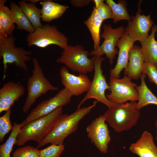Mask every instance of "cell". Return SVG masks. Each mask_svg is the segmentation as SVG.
Listing matches in <instances>:
<instances>
[{
  "instance_id": "obj_35",
  "label": "cell",
  "mask_w": 157,
  "mask_h": 157,
  "mask_svg": "<svg viewBox=\"0 0 157 157\" xmlns=\"http://www.w3.org/2000/svg\"><path fill=\"white\" fill-rule=\"evenodd\" d=\"M27 1H29L31 3L36 4V3L39 1H41L42 0H26Z\"/></svg>"
},
{
  "instance_id": "obj_13",
  "label": "cell",
  "mask_w": 157,
  "mask_h": 157,
  "mask_svg": "<svg viewBox=\"0 0 157 157\" xmlns=\"http://www.w3.org/2000/svg\"><path fill=\"white\" fill-rule=\"evenodd\" d=\"M139 9L135 16H131L128 21L125 31L135 41L140 43L145 40L149 36V32L153 25L154 22L150 15L141 14Z\"/></svg>"
},
{
  "instance_id": "obj_4",
  "label": "cell",
  "mask_w": 157,
  "mask_h": 157,
  "mask_svg": "<svg viewBox=\"0 0 157 157\" xmlns=\"http://www.w3.org/2000/svg\"><path fill=\"white\" fill-rule=\"evenodd\" d=\"M32 74L27 81V95L22 108L23 113L28 112L36 100L50 90L55 91L58 87L53 86L44 76L42 68L35 58L33 59Z\"/></svg>"
},
{
  "instance_id": "obj_18",
  "label": "cell",
  "mask_w": 157,
  "mask_h": 157,
  "mask_svg": "<svg viewBox=\"0 0 157 157\" xmlns=\"http://www.w3.org/2000/svg\"><path fill=\"white\" fill-rule=\"evenodd\" d=\"M144 62L140 47L133 45L129 52L128 62L124 70V74L131 79H138L142 74Z\"/></svg>"
},
{
  "instance_id": "obj_34",
  "label": "cell",
  "mask_w": 157,
  "mask_h": 157,
  "mask_svg": "<svg viewBox=\"0 0 157 157\" xmlns=\"http://www.w3.org/2000/svg\"><path fill=\"white\" fill-rule=\"evenodd\" d=\"M155 126L156 129V135L155 136V139L157 143V117L155 123Z\"/></svg>"
},
{
  "instance_id": "obj_20",
  "label": "cell",
  "mask_w": 157,
  "mask_h": 157,
  "mask_svg": "<svg viewBox=\"0 0 157 157\" xmlns=\"http://www.w3.org/2000/svg\"><path fill=\"white\" fill-rule=\"evenodd\" d=\"M42 5L41 18L42 21L49 22L59 18L68 8L69 6L54 2L51 0L40 1Z\"/></svg>"
},
{
  "instance_id": "obj_3",
  "label": "cell",
  "mask_w": 157,
  "mask_h": 157,
  "mask_svg": "<svg viewBox=\"0 0 157 157\" xmlns=\"http://www.w3.org/2000/svg\"><path fill=\"white\" fill-rule=\"evenodd\" d=\"M136 101L118 104L104 113L106 122L117 133L128 131L135 126L140 116L136 108Z\"/></svg>"
},
{
  "instance_id": "obj_29",
  "label": "cell",
  "mask_w": 157,
  "mask_h": 157,
  "mask_svg": "<svg viewBox=\"0 0 157 157\" xmlns=\"http://www.w3.org/2000/svg\"><path fill=\"white\" fill-rule=\"evenodd\" d=\"M40 150L32 146L27 145L17 149L13 157H40Z\"/></svg>"
},
{
  "instance_id": "obj_5",
  "label": "cell",
  "mask_w": 157,
  "mask_h": 157,
  "mask_svg": "<svg viewBox=\"0 0 157 157\" xmlns=\"http://www.w3.org/2000/svg\"><path fill=\"white\" fill-rule=\"evenodd\" d=\"M61 54L56 62L64 64L74 72L86 74L94 70V62L89 58V52L81 45H68Z\"/></svg>"
},
{
  "instance_id": "obj_17",
  "label": "cell",
  "mask_w": 157,
  "mask_h": 157,
  "mask_svg": "<svg viewBox=\"0 0 157 157\" xmlns=\"http://www.w3.org/2000/svg\"><path fill=\"white\" fill-rule=\"evenodd\" d=\"M129 149L139 157H157V147L153 136L146 131L135 142L130 145Z\"/></svg>"
},
{
  "instance_id": "obj_16",
  "label": "cell",
  "mask_w": 157,
  "mask_h": 157,
  "mask_svg": "<svg viewBox=\"0 0 157 157\" xmlns=\"http://www.w3.org/2000/svg\"><path fill=\"white\" fill-rule=\"evenodd\" d=\"M135 42L125 31L119 40L116 46L119 49L117 63L115 67L109 71L110 78H119L121 72L127 66L129 52Z\"/></svg>"
},
{
  "instance_id": "obj_6",
  "label": "cell",
  "mask_w": 157,
  "mask_h": 157,
  "mask_svg": "<svg viewBox=\"0 0 157 157\" xmlns=\"http://www.w3.org/2000/svg\"><path fill=\"white\" fill-rule=\"evenodd\" d=\"M15 39L12 35L7 38H0V57L2 59L3 66V79L6 77L8 64L13 63L27 73L28 69L26 62L32 60L30 56L31 51L16 47Z\"/></svg>"
},
{
  "instance_id": "obj_11",
  "label": "cell",
  "mask_w": 157,
  "mask_h": 157,
  "mask_svg": "<svg viewBox=\"0 0 157 157\" xmlns=\"http://www.w3.org/2000/svg\"><path fill=\"white\" fill-rule=\"evenodd\" d=\"M103 31L100 37L104 39L102 44L97 49L93 50L89 53V55L102 56L104 54L108 59L110 65L113 63V60L118 51L116 48L117 44L124 35L125 29L122 26L113 28L110 24H104Z\"/></svg>"
},
{
  "instance_id": "obj_31",
  "label": "cell",
  "mask_w": 157,
  "mask_h": 157,
  "mask_svg": "<svg viewBox=\"0 0 157 157\" xmlns=\"http://www.w3.org/2000/svg\"><path fill=\"white\" fill-rule=\"evenodd\" d=\"M104 0H94L96 9L103 21L112 18V13L110 7L106 3L104 2Z\"/></svg>"
},
{
  "instance_id": "obj_10",
  "label": "cell",
  "mask_w": 157,
  "mask_h": 157,
  "mask_svg": "<svg viewBox=\"0 0 157 157\" xmlns=\"http://www.w3.org/2000/svg\"><path fill=\"white\" fill-rule=\"evenodd\" d=\"M73 96L65 88L61 90L54 96L42 101L34 108L21 123L22 127L69 104Z\"/></svg>"
},
{
  "instance_id": "obj_15",
  "label": "cell",
  "mask_w": 157,
  "mask_h": 157,
  "mask_svg": "<svg viewBox=\"0 0 157 157\" xmlns=\"http://www.w3.org/2000/svg\"><path fill=\"white\" fill-rule=\"evenodd\" d=\"M25 88L22 84L10 81L0 89V113L11 108L15 101L23 95Z\"/></svg>"
},
{
  "instance_id": "obj_19",
  "label": "cell",
  "mask_w": 157,
  "mask_h": 157,
  "mask_svg": "<svg viewBox=\"0 0 157 157\" xmlns=\"http://www.w3.org/2000/svg\"><path fill=\"white\" fill-rule=\"evenodd\" d=\"M151 29L150 34L140 43L141 52L144 62L151 63L157 68V41L155 39L157 25H153Z\"/></svg>"
},
{
  "instance_id": "obj_8",
  "label": "cell",
  "mask_w": 157,
  "mask_h": 157,
  "mask_svg": "<svg viewBox=\"0 0 157 157\" xmlns=\"http://www.w3.org/2000/svg\"><path fill=\"white\" fill-rule=\"evenodd\" d=\"M26 41L29 47L35 45L44 48L54 44L63 49L69 45L67 37L59 31L56 26L47 23L29 33Z\"/></svg>"
},
{
  "instance_id": "obj_30",
  "label": "cell",
  "mask_w": 157,
  "mask_h": 157,
  "mask_svg": "<svg viewBox=\"0 0 157 157\" xmlns=\"http://www.w3.org/2000/svg\"><path fill=\"white\" fill-rule=\"evenodd\" d=\"M64 149L63 144H51L40 150V157H60Z\"/></svg>"
},
{
  "instance_id": "obj_14",
  "label": "cell",
  "mask_w": 157,
  "mask_h": 157,
  "mask_svg": "<svg viewBox=\"0 0 157 157\" xmlns=\"http://www.w3.org/2000/svg\"><path fill=\"white\" fill-rule=\"evenodd\" d=\"M60 75L61 84L73 96L81 95L87 92L89 87L91 81L86 74L75 75L70 73L66 67L62 66Z\"/></svg>"
},
{
  "instance_id": "obj_32",
  "label": "cell",
  "mask_w": 157,
  "mask_h": 157,
  "mask_svg": "<svg viewBox=\"0 0 157 157\" xmlns=\"http://www.w3.org/2000/svg\"><path fill=\"white\" fill-rule=\"evenodd\" d=\"M142 73L147 75L149 81L154 83L157 86V68L152 64L144 62L142 69Z\"/></svg>"
},
{
  "instance_id": "obj_23",
  "label": "cell",
  "mask_w": 157,
  "mask_h": 157,
  "mask_svg": "<svg viewBox=\"0 0 157 157\" xmlns=\"http://www.w3.org/2000/svg\"><path fill=\"white\" fill-rule=\"evenodd\" d=\"M18 4L35 30L42 27L43 25L41 22V9L37 7L35 4L22 0L19 2Z\"/></svg>"
},
{
  "instance_id": "obj_21",
  "label": "cell",
  "mask_w": 157,
  "mask_h": 157,
  "mask_svg": "<svg viewBox=\"0 0 157 157\" xmlns=\"http://www.w3.org/2000/svg\"><path fill=\"white\" fill-rule=\"evenodd\" d=\"M103 21L94 6L91 14L84 23L89 29L94 42V50L98 49L100 46V30Z\"/></svg>"
},
{
  "instance_id": "obj_22",
  "label": "cell",
  "mask_w": 157,
  "mask_h": 157,
  "mask_svg": "<svg viewBox=\"0 0 157 157\" xmlns=\"http://www.w3.org/2000/svg\"><path fill=\"white\" fill-rule=\"evenodd\" d=\"M146 76L145 74H142L140 76V85L136 88L138 93L139 99L136 108L139 111L148 105L153 104L157 106V97L147 86L145 81Z\"/></svg>"
},
{
  "instance_id": "obj_2",
  "label": "cell",
  "mask_w": 157,
  "mask_h": 157,
  "mask_svg": "<svg viewBox=\"0 0 157 157\" xmlns=\"http://www.w3.org/2000/svg\"><path fill=\"white\" fill-rule=\"evenodd\" d=\"M63 110V107H59L23 126L17 136L16 144L20 146L29 140L40 143L51 130Z\"/></svg>"
},
{
  "instance_id": "obj_9",
  "label": "cell",
  "mask_w": 157,
  "mask_h": 157,
  "mask_svg": "<svg viewBox=\"0 0 157 157\" xmlns=\"http://www.w3.org/2000/svg\"><path fill=\"white\" fill-rule=\"evenodd\" d=\"M129 77L124 76L122 78H110L108 83L110 93L106 95L111 102L118 104L128 101H138L139 94L136 83L132 82Z\"/></svg>"
},
{
  "instance_id": "obj_25",
  "label": "cell",
  "mask_w": 157,
  "mask_h": 157,
  "mask_svg": "<svg viewBox=\"0 0 157 157\" xmlns=\"http://www.w3.org/2000/svg\"><path fill=\"white\" fill-rule=\"evenodd\" d=\"M9 5L14 13L15 23L17 29L24 30L29 33L33 32L35 29L18 5L14 1H10Z\"/></svg>"
},
{
  "instance_id": "obj_28",
  "label": "cell",
  "mask_w": 157,
  "mask_h": 157,
  "mask_svg": "<svg viewBox=\"0 0 157 157\" xmlns=\"http://www.w3.org/2000/svg\"><path fill=\"white\" fill-rule=\"evenodd\" d=\"M11 113V109L6 111V113L0 117V142L3 141L5 135L11 130L12 126L10 120V115Z\"/></svg>"
},
{
  "instance_id": "obj_7",
  "label": "cell",
  "mask_w": 157,
  "mask_h": 157,
  "mask_svg": "<svg viewBox=\"0 0 157 157\" xmlns=\"http://www.w3.org/2000/svg\"><path fill=\"white\" fill-rule=\"evenodd\" d=\"M92 58L94 64L93 77L85 95L80 101L77 108H81L86 100L92 98L94 99L98 102L105 104L109 109L115 107L118 104L109 100L105 94L107 90L110 91V87L106 81L101 68V63L104 58L102 56H93Z\"/></svg>"
},
{
  "instance_id": "obj_24",
  "label": "cell",
  "mask_w": 157,
  "mask_h": 157,
  "mask_svg": "<svg viewBox=\"0 0 157 157\" xmlns=\"http://www.w3.org/2000/svg\"><path fill=\"white\" fill-rule=\"evenodd\" d=\"M6 1L0 0V25L9 36L12 35L15 28V15L12 10L5 6Z\"/></svg>"
},
{
  "instance_id": "obj_1",
  "label": "cell",
  "mask_w": 157,
  "mask_h": 157,
  "mask_svg": "<svg viewBox=\"0 0 157 157\" xmlns=\"http://www.w3.org/2000/svg\"><path fill=\"white\" fill-rule=\"evenodd\" d=\"M98 102L97 100L95 101L92 105L77 108L69 115L62 114L51 130L41 142L38 144L36 148L39 149L48 143L63 144L65 138L76 131L80 121L90 112Z\"/></svg>"
},
{
  "instance_id": "obj_12",
  "label": "cell",
  "mask_w": 157,
  "mask_h": 157,
  "mask_svg": "<svg viewBox=\"0 0 157 157\" xmlns=\"http://www.w3.org/2000/svg\"><path fill=\"white\" fill-rule=\"evenodd\" d=\"M105 122L104 116L100 115L86 128L88 137L102 154L107 153L111 139L110 131Z\"/></svg>"
},
{
  "instance_id": "obj_33",
  "label": "cell",
  "mask_w": 157,
  "mask_h": 157,
  "mask_svg": "<svg viewBox=\"0 0 157 157\" xmlns=\"http://www.w3.org/2000/svg\"><path fill=\"white\" fill-rule=\"evenodd\" d=\"M92 0H72L70 1L71 4L74 7L82 8L88 5Z\"/></svg>"
},
{
  "instance_id": "obj_26",
  "label": "cell",
  "mask_w": 157,
  "mask_h": 157,
  "mask_svg": "<svg viewBox=\"0 0 157 157\" xmlns=\"http://www.w3.org/2000/svg\"><path fill=\"white\" fill-rule=\"evenodd\" d=\"M106 2L111 9L113 23H116L122 20L129 21L131 19V17L127 9L126 1L119 0L117 3L112 0H106Z\"/></svg>"
},
{
  "instance_id": "obj_27",
  "label": "cell",
  "mask_w": 157,
  "mask_h": 157,
  "mask_svg": "<svg viewBox=\"0 0 157 157\" xmlns=\"http://www.w3.org/2000/svg\"><path fill=\"white\" fill-rule=\"evenodd\" d=\"M22 127L21 124L14 123L11 133L6 141L0 145V157H11L10 153L14 144H16L17 138Z\"/></svg>"
}]
</instances>
